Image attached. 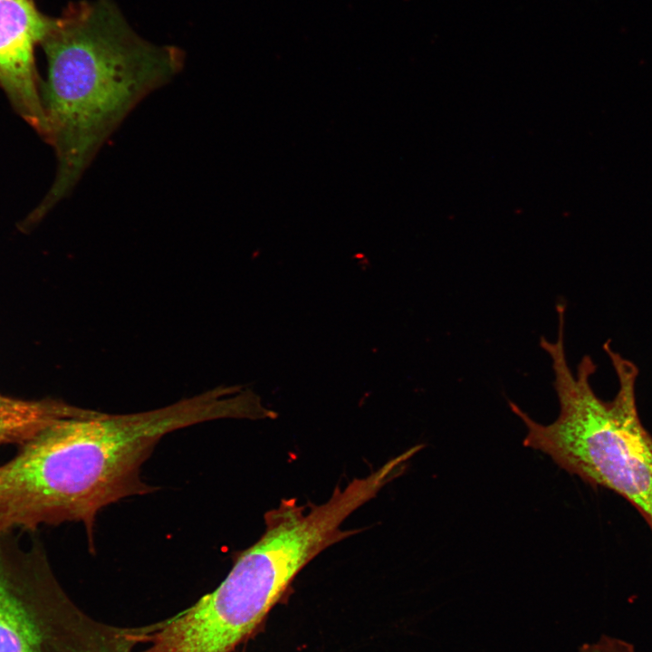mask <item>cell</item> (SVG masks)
Here are the masks:
<instances>
[{
	"mask_svg": "<svg viewBox=\"0 0 652 652\" xmlns=\"http://www.w3.org/2000/svg\"><path fill=\"white\" fill-rule=\"evenodd\" d=\"M0 536V652H138L158 622L122 627L95 619L65 592L43 545Z\"/></svg>",
	"mask_w": 652,
	"mask_h": 652,
	"instance_id": "277c9868",
	"label": "cell"
},
{
	"mask_svg": "<svg viewBox=\"0 0 652 652\" xmlns=\"http://www.w3.org/2000/svg\"><path fill=\"white\" fill-rule=\"evenodd\" d=\"M565 315L558 314L556 339L540 340L551 360L553 387L560 404L549 425L534 421L514 402L509 406L526 427L523 446L549 455L561 469L589 485L609 489L628 501L652 532V436L639 417L636 383L638 367L615 351L604 350L618 388L610 401L594 392L590 378L597 365L585 355L573 372L565 349Z\"/></svg>",
	"mask_w": 652,
	"mask_h": 652,
	"instance_id": "7a4b0ae2",
	"label": "cell"
},
{
	"mask_svg": "<svg viewBox=\"0 0 652 652\" xmlns=\"http://www.w3.org/2000/svg\"><path fill=\"white\" fill-rule=\"evenodd\" d=\"M91 411L60 400H24L0 394V447L18 446L58 420L85 417Z\"/></svg>",
	"mask_w": 652,
	"mask_h": 652,
	"instance_id": "8992f818",
	"label": "cell"
},
{
	"mask_svg": "<svg viewBox=\"0 0 652 652\" xmlns=\"http://www.w3.org/2000/svg\"><path fill=\"white\" fill-rule=\"evenodd\" d=\"M579 652H636L633 644L618 638L602 635L595 643L584 644Z\"/></svg>",
	"mask_w": 652,
	"mask_h": 652,
	"instance_id": "52a82bcc",
	"label": "cell"
},
{
	"mask_svg": "<svg viewBox=\"0 0 652 652\" xmlns=\"http://www.w3.org/2000/svg\"><path fill=\"white\" fill-rule=\"evenodd\" d=\"M47 75L41 92L46 138L57 172L30 216L35 222L78 183L102 145L148 95L182 70L184 52L139 35L114 0L71 3L41 45Z\"/></svg>",
	"mask_w": 652,
	"mask_h": 652,
	"instance_id": "6da1fadb",
	"label": "cell"
},
{
	"mask_svg": "<svg viewBox=\"0 0 652 652\" xmlns=\"http://www.w3.org/2000/svg\"><path fill=\"white\" fill-rule=\"evenodd\" d=\"M375 494L368 479L354 478L323 503L307 507L283 499L266 512L264 533L237 554L219 586L176 615L173 630L182 648L233 652L251 638L311 561L362 531L341 525Z\"/></svg>",
	"mask_w": 652,
	"mask_h": 652,
	"instance_id": "3957f363",
	"label": "cell"
},
{
	"mask_svg": "<svg viewBox=\"0 0 652 652\" xmlns=\"http://www.w3.org/2000/svg\"><path fill=\"white\" fill-rule=\"evenodd\" d=\"M53 21L34 0H0V87L19 114L44 138L47 126L34 52Z\"/></svg>",
	"mask_w": 652,
	"mask_h": 652,
	"instance_id": "5b68a950",
	"label": "cell"
}]
</instances>
